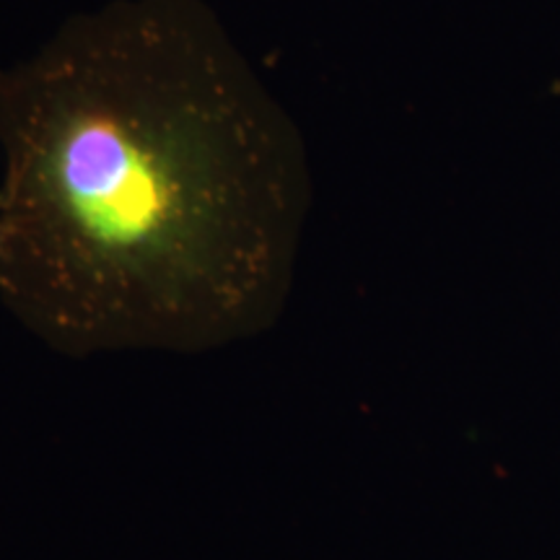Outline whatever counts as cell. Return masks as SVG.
<instances>
[{
	"instance_id": "obj_1",
	"label": "cell",
	"mask_w": 560,
	"mask_h": 560,
	"mask_svg": "<svg viewBox=\"0 0 560 560\" xmlns=\"http://www.w3.org/2000/svg\"><path fill=\"white\" fill-rule=\"evenodd\" d=\"M0 301L62 355L276 325L310 170L202 0H112L0 70Z\"/></svg>"
}]
</instances>
